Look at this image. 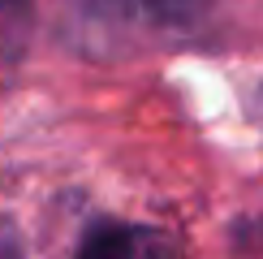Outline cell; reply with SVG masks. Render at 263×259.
I'll use <instances>...</instances> for the list:
<instances>
[{
	"mask_svg": "<svg viewBox=\"0 0 263 259\" xmlns=\"http://www.w3.org/2000/svg\"><path fill=\"white\" fill-rule=\"evenodd\" d=\"M203 5H207V0H147V9L156 17H164V22H185V17L199 13Z\"/></svg>",
	"mask_w": 263,
	"mask_h": 259,
	"instance_id": "7a4b0ae2",
	"label": "cell"
},
{
	"mask_svg": "<svg viewBox=\"0 0 263 259\" xmlns=\"http://www.w3.org/2000/svg\"><path fill=\"white\" fill-rule=\"evenodd\" d=\"M0 5H9V0H0Z\"/></svg>",
	"mask_w": 263,
	"mask_h": 259,
	"instance_id": "277c9868",
	"label": "cell"
},
{
	"mask_svg": "<svg viewBox=\"0 0 263 259\" xmlns=\"http://www.w3.org/2000/svg\"><path fill=\"white\" fill-rule=\"evenodd\" d=\"M160 255H164V237L160 233L104 220V225H95V229L82 237V246H78L73 259H160Z\"/></svg>",
	"mask_w": 263,
	"mask_h": 259,
	"instance_id": "6da1fadb",
	"label": "cell"
},
{
	"mask_svg": "<svg viewBox=\"0 0 263 259\" xmlns=\"http://www.w3.org/2000/svg\"><path fill=\"white\" fill-rule=\"evenodd\" d=\"M0 259H26L22 255V242H17V233H13V225L0 216Z\"/></svg>",
	"mask_w": 263,
	"mask_h": 259,
	"instance_id": "3957f363",
	"label": "cell"
}]
</instances>
